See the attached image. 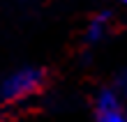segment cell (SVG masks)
<instances>
[{
  "label": "cell",
  "mask_w": 127,
  "mask_h": 122,
  "mask_svg": "<svg viewBox=\"0 0 127 122\" xmlns=\"http://www.w3.org/2000/svg\"><path fill=\"white\" fill-rule=\"evenodd\" d=\"M46 81V74L39 67H21L5 76L0 83V99L5 104H19L23 99L37 95Z\"/></svg>",
  "instance_id": "1"
},
{
  "label": "cell",
  "mask_w": 127,
  "mask_h": 122,
  "mask_svg": "<svg viewBox=\"0 0 127 122\" xmlns=\"http://www.w3.org/2000/svg\"><path fill=\"white\" fill-rule=\"evenodd\" d=\"M95 122H127L123 99L111 88L99 90V95L95 99Z\"/></svg>",
  "instance_id": "2"
},
{
  "label": "cell",
  "mask_w": 127,
  "mask_h": 122,
  "mask_svg": "<svg viewBox=\"0 0 127 122\" xmlns=\"http://www.w3.org/2000/svg\"><path fill=\"white\" fill-rule=\"evenodd\" d=\"M109 23H111V14L109 12H99L88 21V30H86V42L88 44H99L109 32Z\"/></svg>",
  "instance_id": "3"
},
{
  "label": "cell",
  "mask_w": 127,
  "mask_h": 122,
  "mask_svg": "<svg viewBox=\"0 0 127 122\" xmlns=\"http://www.w3.org/2000/svg\"><path fill=\"white\" fill-rule=\"evenodd\" d=\"M111 90H113V92L120 97V99H123V97H127V69H125V72H120V74L116 76L113 88H111Z\"/></svg>",
  "instance_id": "4"
},
{
  "label": "cell",
  "mask_w": 127,
  "mask_h": 122,
  "mask_svg": "<svg viewBox=\"0 0 127 122\" xmlns=\"http://www.w3.org/2000/svg\"><path fill=\"white\" fill-rule=\"evenodd\" d=\"M125 2H127V0H125Z\"/></svg>",
  "instance_id": "5"
}]
</instances>
